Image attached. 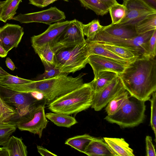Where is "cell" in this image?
<instances>
[{
    "label": "cell",
    "instance_id": "cell-18",
    "mask_svg": "<svg viewBox=\"0 0 156 156\" xmlns=\"http://www.w3.org/2000/svg\"><path fill=\"white\" fill-rule=\"evenodd\" d=\"M83 153L89 156H116L104 139L97 138L89 142Z\"/></svg>",
    "mask_w": 156,
    "mask_h": 156
},
{
    "label": "cell",
    "instance_id": "cell-19",
    "mask_svg": "<svg viewBox=\"0 0 156 156\" xmlns=\"http://www.w3.org/2000/svg\"><path fill=\"white\" fill-rule=\"evenodd\" d=\"M116 156H134L133 150L122 138H103Z\"/></svg>",
    "mask_w": 156,
    "mask_h": 156
},
{
    "label": "cell",
    "instance_id": "cell-47",
    "mask_svg": "<svg viewBox=\"0 0 156 156\" xmlns=\"http://www.w3.org/2000/svg\"><path fill=\"white\" fill-rule=\"evenodd\" d=\"M5 2V1H0V9H2Z\"/></svg>",
    "mask_w": 156,
    "mask_h": 156
},
{
    "label": "cell",
    "instance_id": "cell-29",
    "mask_svg": "<svg viewBox=\"0 0 156 156\" xmlns=\"http://www.w3.org/2000/svg\"><path fill=\"white\" fill-rule=\"evenodd\" d=\"M22 0H6L0 16V20L5 23L12 19Z\"/></svg>",
    "mask_w": 156,
    "mask_h": 156
},
{
    "label": "cell",
    "instance_id": "cell-50",
    "mask_svg": "<svg viewBox=\"0 0 156 156\" xmlns=\"http://www.w3.org/2000/svg\"><path fill=\"white\" fill-rule=\"evenodd\" d=\"M123 0V1H125V0Z\"/></svg>",
    "mask_w": 156,
    "mask_h": 156
},
{
    "label": "cell",
    "instance_id": "cell-36",
    "mask_svg": "<svg viewBox=\"0 0 156 156\" xmlns=\"http://www.w3.org/2000/svg\"><path fill=\"white\" fill-rule=\"evenodd\" d=\"M43 65L45 69L44 72L43 73L38 76L36 80L49 78L61 73L54 66L46 64H43Z\"/></svg>",
    "mask_w": 156,
    "mask_h": 156
},
{
    "label": "cell",
    "instance_id": "cell-40",
    "mask_svg": "<svg viewBox=\"0 0 156 156\" xmlns=\"http://www.w3.org/2000/svg\"><path fill=\"white\" fill-rule=\"evenodd\" d=\"M5 63L7 66L11 70L13 71L16 68L15 64L9 57H8L6 58L5 60Z\"/></svg>",
    "mask_w": 156,
    "mask_h": 156
},
{
    "label": "cell",
    "instance_id": "cell-8",
    "mask_svg": "<svg viewBox=\"0 0 156 156\" xmlns=\"http://www.w3.org/2000/svg\"><path fill=\"white\" fill-rule=\"evenodd\" d=\"M82 23L75 19L71 20L68 27L50 44L55 53L60 50L86 42Z\"/></svg>",
    "mask_w": 156,
    "mask_h": 156
},
{
    "label": "cell",
    "instance_id": "cell-37",
    "mask_svg": "<svg viewBox=\"0 0 156 156\" xmlns=\"http://www.w3.org/2000/svg\"><path fill=\"white\" fill-rule=\"evenodd\" d=\"M156 29L154 31L150 38L148 44L146 57L154 58L156 55Z\"/></svg>",
    "mask_w": 156,
    "mask_h": 156
},
{
    "label": "cell",
    "instance_id": "cell-21",
    "mask_svg": "<svg viewBox=\"0 0 156 156\" xmlns=\"http://www.w3.org/2000/svg\"><path fill=\"white\" fill-rule=\"evenodd\" d=\"M118 75L114 72L103 71L99 72L94 80L89 83L93 91L97 92L110 83Z\"/></svg>",
    "mask_w": 156,
    "mask_h": 156
},
{
    "label": "cell",
    "instance_id": "cell-49",
    "mask_svg": "<svg viewBox=\"0 0 156 156\" xmlns=\"http://www.w3.org/2000/svg\"><path fill=\"white\" fill-rule=\"evenodd\" d=\"M2 148V147H0V149H1Z\"/></svg>",
    "mask_w": 156,
    "mask_h": 156
},
{
    "label": "cell",
    "instance_id": "cell-2",
    "mask_svg": "<svg viewBox=\"0 0 156 156\" xmlns=\"http://www.w3.org/2000/svg\"><path fill=\"white\" fill-rule=\"evenodd\" d=\"M68 74L61 73L49 78L33 80L30 83L29 93L42 95L44 103L48 105L84 84V74H80L75 77L68 76Z\"/></svg>",
    "mask_w": 156,
    "mask_h": 156
},
{
    "label": "cell",
    "instance_id": "cell-1",
    "mask_svg": "<svg viewBox=\"0 0 156 156\" xmlns=\"http://www.w3.org/2000/svg\"><path fill=\"white\" fill-rule=\"evenodd\" d=\"M130 96L146 101L156 90V60L142 56L130 62L118 75Z\"/></svg>",
    "mask_w": 156,
    "mask_h": 156
},
{
    "label": "cell",
    "instance_id": "cell-42",
    "mask_svg": "<svg viewBox=\"0 0 156 156\" xmlns=\"http://www.w3.org/2000/svg\"><path fill=\"white\" fill-rule=\"evenodd\" d=\"M109 8L111 6L118 3L116 0H99Z\"/></svg>",
    "mask_w": 156,
    "mask_h": 156
},
{
    "label": "cell",
    "instance_id": "cell-10",
    "mask_svg": "<svg viewBox=\"0 0 156 156\" xmlns=\"http://www.w3.org/2000/svg\"><path fill=\"white\" fill-rule=\"evenodd\" d=\"M64 12L55 7H51L41 11L22 14L14 16L12 20L19 21L21 23H39L50 25L65 20Z\"/></svg>",
    "mask_w": 156,
    "mask_h": 156
},
{
    "label": "cell",
    "instance_id": "cell-33",
    "mask_svg": "<svg viewBox=\"0 0 156 156\" xmlns=\"http://www.w3.org/2000/svg\"><path fill=\"white\" fill-rule=\"evenodd\" d=\"M109 12L112 21V24L119 23L125 16L126 9L123 5L118 3L111 6L109 8Z\"/></svg>",
    "mask_w": 156,
    "mask_h": 156
},
{
    "label": "cell",
    "instance_id": "cell-38",
    "mask_svg": "<svg viewBox=\"0 0 156 156\" xmlns=\"http://www.w3.org/2000/svg\"><path fill=\"white\" fill-rule=\"evenodd\" d=\"M147 156H156L154 147L153 144L152 138L147 136L145 138Z\"/></svg>",
    "mask_w": 156,
    "mask_h": 156
},
{
    "label": "cell",
    "instance_id": "cell-41",
    "mask_svg": "<svg viewBox=\"0 0 156 156\" xmlns=\"http://www.w3.org/2000/svg\"><path fill=\"white\" fill-rule=\"evenodd\" d=\"M44 0H29V3L37 7L42 8Z\"/></svg>",
    "mask_w": 156,
    "mask_h": 156
},
{
    "label": "cell",
    "instance_id": "cell-24",
    "mask_svg": "<svg viewBox=\"0 0 156 156\" xmlns=\"http://www.w3.org/2000/svg\"><path fill=\"white\" fill-rule=\"evenodd\" d=\"M48 119L57 126L69 128L77 123L75 118L64 114L49 112L46 114Z\"/></svg>",
    "mask_w": 156,
    "mask_h": 156
},
{
    "label": "cell",
    "instance_id": "cell-31",
    "mask_svg": "<svg viewBox=\"0 0 156 156\" xmlns=\"http://www.w3.org/2000/svg\"><path fill=\"white\" fill-rule=\"evenodd\" d=\"M83 33L87 37L86 41H92L96 36L103 30L104 26L100 23L98 20H94L87 24H82Z\"/></svg>",
    "mask_w": 156,
    "mask_h": 156
},
{
    "label": "cell",
    "instance_id": "cell-27",
    "mask_svg": "<svg viewBox=\"0 0 156 156\" xmlns=\"http://www.w3.org/2000/svg\"><path fill=\"white\" fill-rule=\"evenodd\" d=\"M129 94L126 90L112 98L106 106L105 109L108 115H112L117 112L128 99Z\"/></svg>",
    "mask_w": 156,
    "mask_h": 156
},
{
    "label": "cell",
    "instance_id": "cell-28",
    "mask_svg": "<svg viewBox=\"0 0 156 156\" xmlns=\"http://www.w3.org/2000/svg\"><path fill=\"white\" fill-rule=\"evenodd\" d=\"M36 53L39 57L43 64L54 66L55 53L51 49L50 43L40 47H32Z\"/></svg>",
    "mask_w": 156,
    "mask_h": 156
},
{
    "label": "cell",
    "instance_id": "cell-13",
    "mask_svg": "<svg viewBox=\"0 0 156 156\" xmlns=\"http://www.w3.org/2000/svg\"><path fill=\"white\" fill-rule=\"evenodd\" d=\"M88 60V63L93 71L94 77L99 72L103 71L113 72L119 75L128 65L113 59L96 55H90Z\"/></svg>",
    "mask_w": 156,
    "mask_h": 156
},
{
    "label": "cell",
    "instance_id": "cell-35",
    "mask_svg": "<svg viewBox=\"0 0 156 156\" xmlns=\"http://www.w3.org/2000/svg\"><path fill=\"white\" fill-rule=\"evenodd\" d=\"M152 98L150 100L151 103V114L150 123L156 136V93L154 92L152 94Z\"/></svg>",
    "mask_w": 156,
    "mask_h": 156
},
{
    "label": "cell",
    "instance_id": "cell-25",
    "mask_svg": "<svg viewBox=\"0 0 156 156\" xmlns=\"http://www.w3.org/2000/svg\"><path fill=\"white\" fill-rule=\"evenodd\" d=\"M96 138L89 134H84L69 138L66 141L65 144L81 152L84 153V151L88 144Z\"/></svg>",
    "mask_w": 156,
    "mask_h": 156
},
{
    "label": "cell",
    "instance_id": "cell-44",
    "mask_svg": "<svg viewBox=\"0 0 156 156\" xmlns=\"http://www.w3.org/2000/svg\"><path fill=\"white\" fill-rule=\"evenodd\" d=\"M58 0H44L43 3L42 8L45 7ZM65 2H68L69 0H63Z\"/></svg>",
    "mask_w": 156,
    "mask_h": 156
},
{
    "label": "cell",
    "instance_id": "cell-46",
    "mask_svg": "<svg viewBox=\"0 0 156 156\" xmlns=\"http://www.w3.org/2000/svg\"><path fill=\"white\" fill-rule=\"evenodd\" d=\"M9 73L4 70L0 66V79L2 77L8 76Z\"/></svg>",
    "mask_w": 156,
    "mask_h": 156
},
{
    "label": "cell",
    "instance_id": "cell-5",
    "mask_svg": "<svg viewBox=\"0 0 156 156\" xmlns=\"http://www.w3.org/2000/svg\"><path fill=\"white\" fill-rule=\"evenodd\" d=\"M145 102L130 96L117 112L107 115L105 119L123 128L137 126L143 122L145 118Z\"/></svg>",
    "mask_w": 156,
    "mask_h": 156
},
{
    "label": "cell",
    "instance_id": "cell-15",
    "mask_svg": "<svg viewBox=\"0 0 156 156\" xmlns=\"http://www.w3.org/2000/svg\"><path fill=\"white\" fill-rule=\"evenodd\" d=\"M70 22L71 21L66 20L50 25L44 32L31 37L32 47H40L47 43L50 44L68 27Z\"/></svg>",
    "mask_w": 156,
    "mask_h": 156
},
{
    "label": "cell",
    "instance_id": "cell-48",
    "mask_svg": "<svg viewBox=\"0 0 156 156\" xmlns=\"http://www.w3.org/2000/svg\"><path fill=\"white\" fill-rule=\"evenodd\" d=\"M2 9H0V14L1 13V11H2Z\"/></svg>",
    "mask_w": 156,
    "mask_h": 156
},
{
    "label": "cell",
    "instance_id": "cell-9",
    "mask_svg": "<svg viewBox=\"0 0 156 156\" xmlns=\"http://www.w3.org/2000/svg\"><path fill=\"white\" fill-rule=\"evenodd\" d=\"M0 88L3 93L4 95L2 96L5 101L15 108L16 114L12 118L23 115L32 106L41 102V99L33 93L18 92Z\"/></svg>",
    "mask_w": 156,
    "mask_h": 156
},
{
    "label": "cell",
    "instance_id": "cell-39",
    "mask_svg": "<svg viewBox=\"0 0 156 156\" xmlns=\"http://www.w3.org/2000/svg\"><path fill=\"white\" fill-rule=\"evenodd\" d=\"M37 148L38 152L43 156H57V155L52 153L46 149L41 146H37Z\"/></svg>",
    "mask_w": 156,
    "mask_h": 156
},
{
    "label": "cell",
    "instance_id": "cell-4",
    "mask_svg": "<svg viewBox=\"0 0 156 156\" xmlns=\"http://www.w3.org/2000/svg\"><path fill=\"white\" fill-rule=\"evenodd\" d=\"M89 44L87 41L56 52L54 67L61 73H74L84 68L88 63Z\"/></svg>",
    "mask_w": 156,
    "mask_h": 156
},
{
    "label": "cell",
    "instance_id": "cell-43",
    "mask_svg": "<svg viewBox=\"0 0 156 156\" xmlns=\"http://www.w3.org/2000/svg\"><path fill=\"white\" fill-rule=\"evenodd\" d=\"M151 8L156 9V0H142Z\"/></svg>",
    "mask_w": 156,
    "mask_h": 156
},
{
    "label": "cell",
    "instance_id": "cell-11",
    "mask_svg": "<svg viewBox=\"0 0 156 156\" xmlns=\"http://www.w3.org/2000/svg\"><path fill=\"white\" fill-rule=\"evenodd\" d=\"M126 90L118 75L108 84L97 92L93 91L91 107L98 111L106 106L114 97Z\"/></svg>",
    "mask_w": 156,
    "mask_h": 156
},
{
    "label": "cell",
    "instance_id": "cell-17",
    "mask_svg": "<svg viewBox=\"0 0 156 156\" xmlns=\"http://www.w3.org/2000/svg\"><path fill=\"white\" fill-rule=\"evenodd\" d=\"M33 81L9 74L0 79V88L16 92L29 93V84Z\"/></svg>",
    "mask_w": 156,
    "mask_h": 156
},
{
    "label": "cell",
    "instance_id": "cell-16",
    "mask_svg": "<svg viewBox=\"0 0 156 156\" xmlns=\"http://www.w3.org/2000/svg\"><path fill=\"white\" fill-rule=\"evenodd\" d=\"M101 33L111 37L120 38H131L137 36L135 25L129 24H111L104 26Z\"/></svg>",
    "mask_w": 156,
    "mask_h": 156
},
{
    "label": "cell",
    "instance_id": "cell-6",
    "mask_svg": "<svg viewBox=\"0 0 156 156\" xmlns=\"http://www.w3.org/2000/svg\"><path fill=\"white\" fill-rule=\"evenodd\" d=\"M44 108L43 103H37L32 106L23 115L12 118L10 122L16 124L20 130L37 134L41 138L48 123Z\"/></svg>",
    "mask_w": 156,
    "mask_h": 156
},
{
    "label": "cell",
    "instance_id": "cell-14",
    "mask_svg": "<svg viewBox=\"0 0 156 156\" xmlns=\"http://www.w3.org/2000/svg\"><path fill=\"white\" fill-rule=\"evenodd\" d=\"M24 33L23 28L20 25L6 24L0 27V45L8 52L18 46Z\"/></svg>",
    "mask_w": 156,
    "mask_h": 156
},
{
    "label": "cell",
    "instance_id": "cell-26",
    "mask_svg": "<svg viewBox=\"0 0 156 156\" xmlns=\"http://www.w3.org/2000/svg\"><path fill=\"white\" fill-rule=\"evenodd\" d=\"M135 27L138 35L156 29V13L147 16L137 23Z\"/></svg>",
    "mask_w": 156,
    "mask_h": 156
},
{
    "label": "cell",
    "instance_id": "cell-32",
    "mask_svg": "<svg viewBox=\"0 0 156 156\" xmlns=\"http://www.w3.org/2000/svg\"><path fill=\"white\" fill-rule=\"evenodd\" d=\"M16 114L15 109L7 104L0 93V123H7Z\"/></svg>",
    "mask_w": 156,
    "mask_h": 156
},
{
    "label": "cell",
    "instance_id": "cell-12",
    "mask_svg": "<svg viewBox=\"0 0 156 156\" xmlns=\"http://www.w3.org/2000/svg\"><path fill=\"white\" fill-rule=\"evenodd\" d=\"M122 5L126 8V13L118 24L135 25L147 16L156 13V9L151 8L142 0H126L124 1Z\"/></svg>",
    "mask_w": 156,
    "mask_h": 156
},
{
    "label": "cell",
    "instance_id": "cell-34",
    "mask_svg": "<svg viewBox=\"0 0 156 156\" xmlns=\"http://www.w3.org/2000/svg\"><path fill=\"white\" fill-rule=\"evenodd\" d=\"M16 128V124L11 122L0 123V146L5 145Z\"/></svg>",
    "mask_w": 156,
    "mask_h": 156
},
{
    "label": "cell",
    "instance_id": "cell-7",
    "mask_svg": "<svg viewBox=\"0 0 156 156\" xmlns=\"http://www.w3.org/2000/svg\"><path fill=\"white\" fill-rule=\"evenodd\" d=\"M154 30L135 37L125 39L111 37L100 32L92 41H98L120 46L134 51L140 57H146L148 41Z\"/></svg>",
    "mask_w": 156,
    "mask_h": 156
},
{
    "label": "cell",
    "instance_id": "cell-30",
    "mask_svg": "<svg viewBox=\"0 0 156 156\" xmlns=\"http://www.w3.org/2000/svg\"><path fill=\"white\" fill-rule=\"evenodd\" d=\"M82 6L94 11L97 15L103 16L109 12V8L99 0H78Z\"/></svg>",
    "mask_w": 156,
    "mask_h": 156
},
{
    "label": "cell",
    "instance_id": "cell-23",
    "mask_svg": "<svg viewBox=\"0 0 156 156\" xmlns=\"http://www.w3.org/2000/svg\"><path fill=\"white\" fill-rule=\"evenodd\" d=\"M118 56L128 61L132 62L140 57L134 51L120 46L95 41Z\"/></svg>",
    "mask_w": 156,
    "mask_h": 156
},
{
    "label": "cell",
    "instance_id": "cell-20",
    "mask_svg": "<svg viewBox=\"0 0 156 156\" xmlns=\"http://www.w3.org/2000/svg\"><path fill=\"white\" fill-rule=\"evenodd\" d=\"M7 151L9 156H27V147L22 139L12 136L3 146Z\"/></svg>",
    "mask_w": 156,
    "mask_h": 156
},
{
    "label": "cell",
    "instance_id": "cell-3",
    "mask_svg": "<svg viewBox=\"0 0 156 156\" xmlns=\"http://www.w3.org/2000/svg\"><path fill=\"white\" fill-rule=\"evenodd\" d=\"M93 90L89 83L61 96L48 105L55 113L69 115L76 114L91 107Z\"/></svg>",
    "mask_w": 156,
    "mask_h": 156
},
{
    "label": "cell",
    "instance_id": "cell-45",
    "mask_svg": "<svg viewBox=\"0 0 156 156\" xmlns=\"http://www.w3.org/2000/svg\"><path fill=\"white\" fill-rule=\"evenodd\" d=\"M4 49L0 45V57L2 58H4L6 57L8 54Z\"/></svg>",
    "mask_w": 156,
    "mask_h": 156
},
{
    "label": "cell",
    "instance_id": "cell-22",
    "mask_svg": "<svg viewBox=\"0 0 156 156\" xmlns=\"http://www.w3.org/2000/svg\"><path fill=\"white\" fill-rule=\"evenodd\" d=\"M87 42L89 44V55H96L102 56L117 60L127 65L131 62L118 56L96 42Z\"/></svg>",
    "mask_w": 156,
    "mask_h": 156
}]
</instances>
